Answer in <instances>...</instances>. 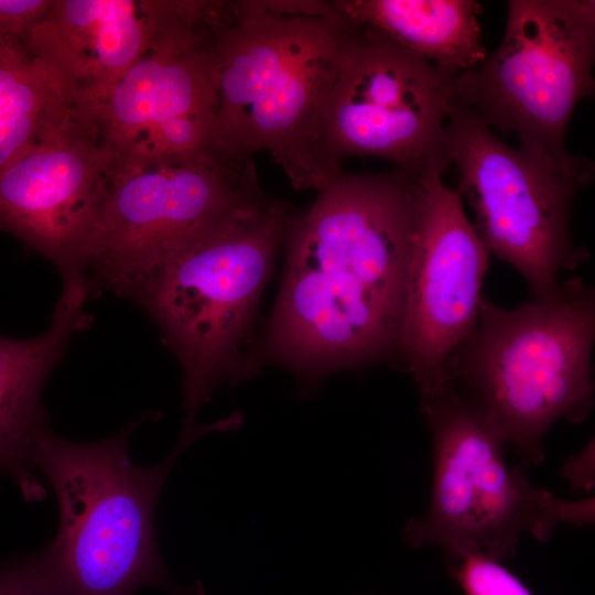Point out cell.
Returning <instances> with one entry per match:
<instances>
[{"label":"cell","instance_id":"obj_1","mask_svg":"<svg viewBox=\"0 0 595 595\" xmlns=\"http://www.w3.org/2000/svg\"><path fill=\"white\" fill-rule=\"evenodd\" d=\"M422 174L342 169L291 215L267 350L304 396L332 372L393 356Z\"/></svg>","mask_w":595,"mask_h":595},{"label":"cell","instance_id":"obj_2","mask_svg":"<svg viewBox=\"0 0 595 595\" xmlns=\"http://www.w3.org/2000/svg\"><path fill=\"white\" fill-rule=\"evenodd\" d=\"M353 25L333 1H226L214 40V153L245 162L266 151L298 190L339 172L325 112Z\"/></svg>","mask_w":595,"mask_h":595},{"label":"cell","instance_id":"obj_3","mask_svg":"<svg viewBox=\"0 0 595 595\" xmlns=\"http://www.w3.org/2000/svg\"><path fill=\"white\" fill-rule=\"evenodd\" d=\"M138 422L93 443H75L48 426L37 435L32 464L52 487L58 506L54 540L30 562L55 595H132L156 586L175 595H203L167 574L155 534V507L182 453L210 432L190 414L170 455L152 467L128 454Z\"/></svg>","mask_w":595,"mask_h":595},{"label":"cell","instance_id":"obj_4","mask_svg":"<svg viewBox=\"0 0 595 595\" xmlns=\"http://www.w3.org/2000/svg\"><path fill=\"white\" fill-rule=\"evenodd\" d=\"M292 214L288 202L255 188L158 266L131 298L177 357L191 413L223 385L253 375L242 349Z\"/></svg>","mask_w":595,"mask_h":595},{"label":"cell","instance_id":"obj_5","mask_svg":"<svg viewBox=\"0 0 595 595\" xmlns=\"http://www.w3.org/2000/svg\"><path fill=\"white\" fill-rule=\"evenodd\" d=\"M595 290L572 278L515 309L485 296L477 323L448 359L451 382L527 464L544 458L559 420L584 422L594 407Z\"/></svg>","mask_w":595,"mask_h":595},{"label":"cell","instance_id":"obj_6","mask_svg":"<svg viewBox=\"0 0 595 595\" xmlns=\"http://www.w3.org/2000/svg\"><path fill=\"white\" fill-rule=\"evenodd\" d=\"M421 413L432 435L433 479L428 510L404 527L409 547L500 562L516 554L522 536L547 542L561 523L594 522L593 497L563 500L510 467L498 430L451 382L421 397Z\"/></svg>","mask_w":595,"mask_h":595},{"label":"cell","instance_id":"obj_7","mask_svg":"<svg viewBox=\"0 0 595 595\" xmlns=\"http://www.w3.org/2000/svg\"><path fill=\"white\" fill-rule=\"evenodd\" d=\"M444 130L446 154L457 171L456 192L468 201L486 249L522 275L533 299L550 298L560 272L589 258L573 239L571 218L578 193L594 178V162L510 147L454 101Z\"/></svg>","mask_w":595,"mask_h":595},{"label":"cell","instance_id":"obj_8","mask_svg":"<svg viewBox=\"0 0 595 595\" xmlns=\"http://www.w3.org/2000/svg\"><path fill=\"white\" fill-rule=\"evenodd\" d=\"M595 1L510 0L497 48L453 79V101L518 148L566 158L577 104L594 93Z\"/></svg>","mask_w":595,"mask_h":595},{"label":"cell","instance_id":"obj_9","mask_svg":"<svg viewBox=\"0 0 595 595\" xmlns=\"http://www.w3.org/2000/svg\"><path fill=\"white\" fill-rule=\"evenodd\" d=\"M258 186L252 159L116 160L86 269L90 294L131 299L158 266Z\"/></svg>","mask_w":595,"mask_h":595},{"label":"cell","instance_id":"obj_10","mask_svg":"<svg viewBox=\"0 0 595 595\" xmlns=\"http://www.w3.org/2000/svg\"><path fill=\"white\" fill-rule=\"evenodd\" d=\"M453 79L383 33L354 22L326 105L333 164L342 169L347 158L372 156L419 174L444 172Z\"/></svg>","mask_w":595,"mask_h":595},{"label":"cell","instance_id":"obj_11","mask_svg":"<svg viewBox=\"0 0 595 595\" xmlns=\"http://www.w3.org/2000/svg\"><path fill=\"white\" fill-rule=\"evenodd\" d=\"M225 1L182 13L93 107L79 111L121 162H184L212 151L217 112L214 40Z\"/></svg>","mask_w":595,"mask_h":595},{"label":"cell","instance_id":"obj_12","mask_svg":"<svg viewBox=\"0 0 595 595\" xmlns=\"http://www.w3.org/2000/svg\"><path fill=\"white\" fill-rule=\"evenodd\" d=\"M442 171L421 177L415 236L409 259L393 356L421 397L446 383L448 359L474 329L489 252Z\"/></svg>","mask_w":595,"mask_h":595},{"label":"cell","instance_id":"obj_13","mask_svg":"<svg viewBox=\"0 0 595 595\" xmlns=\"http://www.w3.org/2000/svg\"><path fill=\"white\" fill-rule=\"evenodd\" d=\"M115 166L96 126L73 109L0 175V229L54 263L63 282L88 286L87 263Z\"/></svg>","mask_w":595,"mask_h":595},{"label":"cell","instance_id":"obj_14","mask_svg":"<svg viewBox=\"0 0 595 595\" xmlns=\"http://www.w3.org/2000/svg\"><path fill=\"white\" fill-rule=\"evenodd\" d=\"M186 0H53L23 43L69 105L100 101L183 11Z\"/></svg>","mask_w":595,"mask_h":595},{"label":"cell","instance_id":"obj_15","mask_svg":"<svg viewBox=\"0 0 595 595\" xmlns=\"http://www.w3.org/2000/svg\"><path fill=\"white\" fill-rule=\"evenodd\" d=\"M89 295L84 283L63 282L44 333L28 339L0 335V474L10 475L26 500L45 494L32 464L36 437L48 426L41 393L71 337L90 324L85 312Z\"/></svg>","mask_w":595,"mask_h":595},{"label":"cell","instance_id":"obj_16","mask_svg":"<svg viewBox=\"0 0 595 595\" xmlns=\"http://www.w3.org/2000/svg\"><path fill=\"white\" fill-rule=\"evenodd\" d=\"M335 8L375 29L451 77L472 71L488 53L480 3L472 0H338Z\"/></svg>","mask_w":595,"mask_h":595},{"label":"cell","instance_id":"obj_17","mask_svg":"<svg viewBox=\"0 0 595 595\" xmlns=\"http://www.w3.org/2000/svg\"><path fill=\"white\" fill-rule=\"evenodd\" d=\"M73 109L51 74L23 43H0V175Z\"/></svg>","mask_w":595,"mask_h":595},{"label":"cell","instance_id":"obj_18","mask_svg":"<svg viewBox=\"0 0 595 595\" xmlns=\"http://www.w3.org/2000/svg\"><path fill=\"white\" fill-rule=\"evenodd\" d=\"M450 560L453 575L466 595H532L499 561L482 554Z\"/></svg>","mask_w":595,"mask_h":595},{"label":"cell","instance_id":"obj_19","mask_svg":"<svg viewBox=\"0 0 595 595\" xmlns=\"http://www.w3.org/2000/svg\"><path fill=\"white\" fill-rule=\"evenodd\" d=\"M53 0H0V43H24L32 30L46 17Z\"/></svg>","mask_w":595,"mask_h":595},{"label":"cell","instance_id":"obj_20","mask_svg":"<svg viewBox=\"0 0 595 595\" xmlns=\"http://www.w3.org/2000/svg\"><path fill=\"white\" fill-rule=\"evenodd\" d=\"M0 595H55L30 560L0 566Z\"/></svg>","mask_w":595,"mask_h":595},{"label":"cell","instance_id":"obj_21","mask_svg":"<svg viewBox=\"0 0 595 595\" xmlns=\"http://www.w3.org/2000/svg\"><path fill=\"white\" fill-rule=\"evenodd\" d=\"M563 476L575 489L589 491L594 487V441L578 455L569 458L563 467Z\"/></svg>","mask_w":595,"mask_h":595}]
</instances>
